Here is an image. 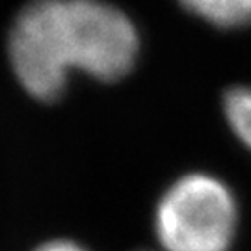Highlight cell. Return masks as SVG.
<instances>
[{"label":"cell","mask_w":251,"mask_h":251,"mask_svg":"<svg viewBox=\"0 0 251 251\" xmlns=\"http://www.w3.org/2000/svg\"><path fill=\"white\" fill-rule=\"evenodd\" d=\"M225 119L234 136L251 151V88H233L224 97Z\"/></svg>","instance_id":"obj_4"},{"label":"cell","mask_w":251,"mask_h":251,"mask_svg":"<svg viewBox=\"0 0 251 251\" xmlns=\"http://www.w3.org/2000/svg\"><path fill=\"white\" fill-rule=\"evenodd\" d=\"M34 251H88L84 246L71 240H50L47 244H41L37 250Z\"/></svg>","instance_id":"obj_5"},{"label":"cell","mask_w":251,"mask_h":251,"mask_svg":"<svg viewBox=\"0 0 251 251\" xmlns=\"http://www.w3.org/2000/svg\"><path fill=\"white\" fill-rule=\"evenodd\" d=\"M6 50L21 88L52 102L73 69L99 82L125 78L140 54V34L106 0H30L9 26Z\"/></svg>","instance_id":"obj_1"},{"label":"cell","mask_w":251,"mask_h":251,"mask_svg":"<svg viewBox=\"0 0 251 251\" xmlns=\"http://www.w3.org/2000/svg\"><path fill=\"white\" fill-rule=\"evenodd\" d=\"M238 218V201L224 180L208 173H188L158 201L154 233L164 251H229Z\"/></svg>","instance_id":"obj_2"},{"label":"cell","mask_w":251,"mask_h":251,"mask_svg":"<svg viewBox=\"0 0 251 251\" xmlns=\"http://www.w3.org/2000/svg\"><path fill=\"white\" fill-rule=\"evenodd\" d=\"M179 4L196 17L224 30L251 25V0H179Z\"/></svg>","instance_id":"obj_3"}]
</instances>
